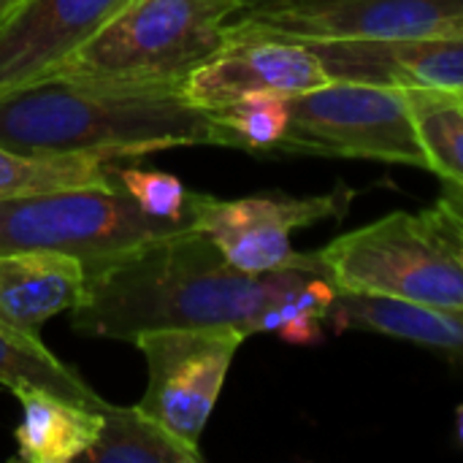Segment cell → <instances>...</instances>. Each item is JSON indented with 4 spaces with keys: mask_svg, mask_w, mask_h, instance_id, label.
<instances>
[{
    "mask_svg": "<svg viewBox=\"0 0 463 463\" xmlns=\"http://www.w3.org/2000/svg\"><path fill=\"white\" fill-rule=\"evenodd\" d=\"M453 33H463V0H258L236 8L225 41H407Z\"/></svg>",
    "mask_w": 463,
    "mask_h": 463,
    "instance_id": "7",
    "label": "cell"
},
{
    "mask_svg": "<svg viewBox=\"0 0 463 463\" xmlns=\"http://www.w3.org/2000/svg\"><path fill=\"white\" fill-rule=\"evenodd\" d=\"M244 339L236 328L141 334L133 339L146 361V388L138 407L184 442L198 445Z\"/></svg>",
    "mask_w": 463,
    "mask_h": 463,
    "instance_id": "9",
    "label": "cell"
},
{
    "mask_svg": "<svg viewBox=\"0 0 463 463\" xmlns=\"http://www.w3.org/2000/svg\"><path fill=\"white\" fill-rule=\"evenodd\" d=\"M317 274V252L290 269L247 274L203 233L179 228L90 263L71 323L84 336L119 342L168 328H236L252 336L266 334L269 317Z\"/></svg>",
    "mask_w": 463,
    "mask_h": 463,
    "instance_id": "1",
    "label": "cell"
},
{
    "mask_svg": "<svg viewBox=\"0 0 463 463\" xmlns=\"http://www.w3.org/2000/svg\"><path fill=\"white\" fill-rule=\"evenodd\" d=\"M0 144L133 160L176 146H222V133L212 111L184 98L182 79L43 76L0 92Z\"/></svg>",
    "mask_w": 463,
    "mask_h": 463,
    "instance_id": "2",
    "label": "cell"
},
{
    "mask_svg": "<svg viewBox=\"0 0 463 463\" xmlns=\"http://www.w3.org/2000/svg\"><path fill=\"white\" fill-rule=\"evenodd\" d=\"M190 225L144 214L119 190H60L0 201V252L60 250L87 266Z\"/></svg>",
    "mask_w": 463,
    "mask_h": 463,
    "instance_id": "6",
    "label": "cell"
},
{
    "mask_svg": "<svg viewBox=\"0 0 463 463\" xmlns=\"http://www.w3.org/2000/svg\"><path fill=\"white\" fill-rule=\"evenodd\" d=\"M456 437H458V442L463 445V404L456 410Z\"/></svg>",
    "mask_w": 463,
    "mask_h": 463,
    "instance_id": "24",
    "label": "cell"
},
{
    "mask_svg": "<svg viewBox=\"0 0 463 463\" xmlns=\"http://www.w3.org/2000/svg\"><path fill=\"white\" fill-rule=\"evenodd\" d=\"M244 3H258V0H239V5H244Z\"/></svg>",
    "mask_w": 463,
    "mask_h": 463,
    "instance_id": "25",
    "label": "cell"
},
{
    "mask_svg": "<svg viewBox=\"0 0 463 463\" xmlns=\"http://www.w3.org/2000/svg\"><path fill=\"white\" fill-rule=\"evenodd\" d=\"M222 146L252 155H274L290 122V98L274 92H252L222 109H214Z\"/></svg>",
    "mask_w": 463,
    "mask_h": 463,
    "instance_id": "20",
    "label": "cell"
},
{
    "mask_svg": "<svg viewBox=\"0 0 463 463\" xmlns=\"http://www.w3.org/2000/svg\"><path fill=\"white\" fill-rule=\"evenodd\" d=\"M331 79L463 95V33L407 41H304Z\"/></svg>",
    "mask_w": 463,
    "mask_h": 463,
    "instance_id": "12",
    "label": "cell"
},
{
    "mask_svg": "<svg viewBox=\"0 0 463 463\" xmlns=\"http://www.w3.org/2000/svg\"><path fill=\"white\" fill-rule=\"evenodd\" d=\"M274 155L350 157L426 168L404 87L331 79L290 98V122Z\"/></svg>",
    "mask_w": 463,
    "mask_h": 463,
    "instance_id": "5",
    "label": "cell"
},
{
    "mask_svg": "<svg viewBox=\"0 0 463 463\" xmlns=\"http://www.w3.org/2000/svg\"><path fill=\"white\" fill-rule=\"evenodd\" d=\"M328 320L336 328H364L448 353L450 358H463V312L407 304L383 296L336 293Z\"/></svg>",
    "mask_w": 463,
    "mask_h": 463,
    "instance_id": "15",
    "label": "cell"
},
{
    "mask_svg": "<svg viewBox=\"0 0 463 463\" xmlns=\"http://www.w3.org/2000/svg\"><path fill=\"white\" fill-rule=\"evenodd\" d=\"M429 171L463 190V103L445 90L404 87Z\"/></svg>",
    "mask_w": 463,
    "mask_h": 463,
    "instance_id": "19",
    "label": "cell"
},
{
    "mask_svg": "<svg viewBox=\"0 0 463 463\" xmlns=\"http://www.w3.org/2000/svg\"><path fill=\"white\" fill-rule=\"evenodd\" d=\"M458 100H461V103H463V95H458Z\"/></svg>",
    "mask_w": 463,
    "mask_h": 463,
    "instance_id": "26",
    "label": "cell"
},
{
    "mask_svg": "<svg viewBox=\"0 0 463 463\" xmlns=\"http://www.w3.org/2000/svg\"><path fill=\"white\" fill-rule=\"evenodd\" d=\"M100 434L84 453L92 463H201L198 445L184 442L152 415L136 407H117L103 402Z\"/></svg>",
    "mask_w": 463,
    "mask_h": 463,
    "instance_id": "16",
    "label": "cell"
},
{
    "mask_svg": "<svg viewBox=\"0 0 463 463\" xmlns=\"http://www.w3.org/2000/svg\"><path fill=\"white\" fill-rule=\"evenodd\" d=\"M0 385L11 393L19 388H43L65 399L100 407L103 399L90 388V383L62 364L38 334H24L0 320Z\"/></svg>",
    "mask_w": 463,
    "mask_h": 463,
    "instance_id": "18",
    "label": "cell"
},
{
    "mask_svg": "<svg viewBox=\"0 0 463 463\" xmlns=\"http://www.w3.org/2000/svg\"><path fill=\"white\" fill-rule=\"evenodd\" d=\"M133 0H30L0 30V92L49 76Z\"/></svg>",
    "mask_w": 463,
    "mask_h": 463,
    "instance_id": "11",
    "label": "cell"
},
{
    "mask_svg": "<svg viewBox=\"0 0 463 463\" xmlns=\"http://www.w3.org/2000/svg\"><path fill=\"white\" fill-rule=\"evenodd\" d=\"M353 190L339 184L323 195L258 193L244 198H217L190 190L187 220L203 233L222 258L247 274H269L296 266L304 255L293 250L290 236L323 220L345 217Z\"/></svg>",
    "mask_w": 463,
    "mask_h": 463,
    "instance_id": "8",
    "label": "cell"
},
{
    "mask_svg": "<svg viewBox=\"0 0 463 463\" xmlns=\"http://www.w3.org/2000/svg\"><path fill=\"white\" fill-rule=\"evenodd\" d=\"M239 0H133L49 76L171 81L225 46Z\"/></svg>",
    "mask_w": 463,
    "mask_h": 463,
    "instance_id": "4",
    "label": "cell"
},
{
    "mask_svg": "<svg viewBox=\"0 0 463 463\" xmlns=\"http://www.w3.org/2000/svg\"><path fill=\"white\" fill-rule=\"evenodd\" d=\"M317 260L336 293L463 312V241L437 214L391 212L328 241Z\"/></svg>",
    "mask_w": 463,
    "mask_h": 463,
    "instance_id": "3",
    "label": "cell"
},
{
    "mask_svg": "<svg viewBox=\"0 0 463 463\" xmlns=\"http://www.w3.org/2000/svg\"><path fill=\"white\" fill-rule=\"evenodd\" d=\"M437 214L458 233V239L463 241V190L448 184V190L442 193V198L434 203Z\"/></svg>",
    "mask_w": 463,
    "mask_h": 463,
    "instance_id": "22",
    "label": "cell"
},
{
    "mask_svg": "<svg viewBox=\"0 0 463 463\" xmlns=\"http://www.w3.org/2000/svg\"><path fill=\"white\" fill-rule=\"evenodd\" d=\"M22 418L14 429L16 458L27 463H71L84 458L100 434L98 407L43 388L14 391Z\"/></svg>",
    "mask_w": 463,
    "mask_h": 463,
    "instance_id": "14",
    "label": "cell"
},
{
    "mask_svg": "<svg viewBox=\"0 0 463 463\" xmlns=\"http://www.w3.org/2000/svg\"><path fill=\"white\" fill-rule=\"evenodd\" d=\"M60 190H114L111 160L71 152H27L0 144V201Z\"/></svg>",
    "mask_w": 463,
    "mask_h": 463,
    "instance_id": "17",
    "label": "cell"
},
{
    "mask_svg": "<svg viewBox=\"0 0 463 463\" xmlns=\"http://www.w3.org/2000/svg\"><path fill=\"white\" fill-rule=\"evenodd\" d=\"M87 288V263L60 250L0 252V320L24 334L73 312Z\"/></svg>",
    "mask_w": 463,
    "mask_h": 463,
    "instance_id": "13",
    "label": "cell"
},
{
    "mask_svg": "<svg viewBox=\"0 0 463 463\" xmlns=\"http://www.w3.org/2000/svg\"><path fill=\"white\" fill-rule=\"evenodd\" d=\"M30 0H0V30L27 5Z\"/></svg>",
    "mask_w": 463,
    "mask_h": 463,
    "instance_id": "23",
    "label": "cell"
},
{
    "mask_svg": "<svg viewBox=\"0 0 463 463\" xmlns=\"http://www.w3.org/2000/svg\"><path fill=\"white\" fill-rule=\"evenodd\" d=\"M111 182L114 190L128 195L144 214L160 222L190 225L187 220V195L190 190L179 176L155 171V168H133L111 160Z\"/></svg>",
    "mask_w": 463,
    "mask_h": 463,
    "instance_id": "21",
    "label": "cell"
},
{
    "mask_svg": "<svg viewBox=\"0 0 463 463\" xmlns=\"http://www.w3.org/2000/svg\"><path fill=\"white\" fill-rule=\"evenodd\" d=\"M331 81L312 46L293 38H231L182 79L184 98L206 111L222 109L252 92L301 95Z\"/></svg>",
    "mask_w": 463,
    "mask_h": 463,
    "instance_id": "10",
    "label": "cell"
}]
</instances>
